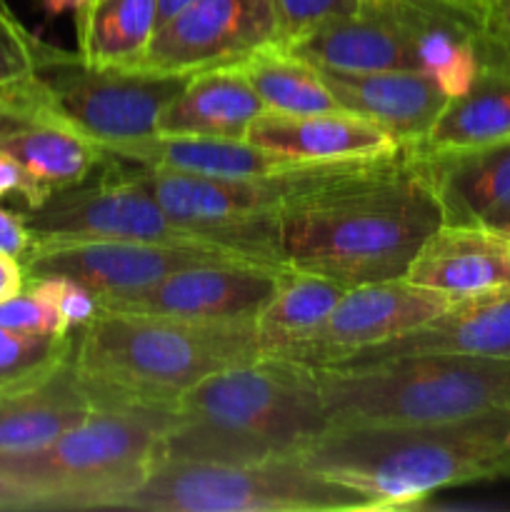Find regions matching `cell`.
Listing matches in <instances>:
<instances>
[{
	"label": "cell",
	"instance_id": "1",
	"mask_svg": "<svg viewBox=\"0 0 510 512\" xmlns=\"http://www.w3.org/2000/svg\"><path fill=\"white\" fill-rule=\"evenodd\" d=\"M443 225L435 190L413 153L385 158L280 210L285 268L353 285L405 278Z\"/></svg>",
	"mask_w": 510,
	"mask_h": 512
},
{
	"label": "cell",
	"instance_id": "2",
	"mask_svg": "<svg viewBox=\"0 0 510 512\" xmlns=\"http://www.w3.org/2000/svg\"><path fill=\"white\" fill-rule=\"evenodd\" d=\"M328 428L315 368L260 355L208 375L173 405L160 460L293 458Z\"/></svg>",
	"mask_w": 510,
	"mask_h": 512
},
{
	"label": "cell",
	"instance_id": "3",
	"mask_svg": "<svg viewBox=\"0 0 510 512\" xmlns=\"http://www.w3.org/2000/svg\"><path fill=\"white\" fill-rule=\"evenodd\" d=\"M508 425L510 410L448 425L328 428L295 458L358 493L370 510H408L445 488L510 478Z\"/></svg>",
	"mask_w": 510,
	"mask_h": 512
},
{
	"label": "cell",
	"instance_id": "4",
	"mask_svg": "<svg viewBox=\"0 0 510 512\" xmlns=\"http://www.w3.org/2000/svg\"><path fill=\"white\" fill-rule=\"evenodd\" d=\"M78 330L73 365L95 408L170 415L200 380L260 358L255 320L100 313Z\"/></svg>",
	"mask_w": 510,
	"mask_h": 512
},
{
	"label": "cell",
	"instance_id": "5",
	"mask_svg": "<svg viewBox=\"0 0 510 512\" xmlns=\"http://www.w3.org/2000/svg\"><path fill=\"white\" fill-rule=\"evenodd\" d=\"M330 428L448 425L510 410V360L395 355L360 368H315Z\"/></svg>",
	"mask_w": 510,
	"mask_h": 512
},
{
	"label": "cell",
	"instance_id": "6",
	"mask_svg": "<svg viewBox=\"0 0 510 512\" xmlns=\"http://www.w3.org/2000/svg\"><path fill=\"white\" fill-rule=\"evenodd\" d=\"M170 415L95 408L33 453L0 455V478L20 485L35 510L120 508L160 460Z\"/></svg>",
	"mask_w": 510,
	"mask_h": 512
},
{
	"label": "cell",
	"instance_id": "7",
	"mask_svg": "<svg viewBox=\"0 0 510 512\" xmlns=\"http://www.w3.org/2000/svg\"><path fill=\"white\" fill-rule=\"evenodd\" d=\"M118 510L340 512L370 508L358 493L323 478L293 455L265 463L163 458Z\"/></svg>",
	"mask_w": 510,
	"mask_h": 512
},
{
	"label": "cell",
	"instance_id": "8",
	"mask_svg": "<svg viewBox=\"0 0 510 512\" xmlns=\"http://www.w3.org/2000/svg\"><path fill=\"white\" fill-rule=\"evenodd\" d=\"M40 75L48 85L50 113L103 153L155 135L163 110L190 78L140 68H93L48 43Z\"/></svg>",
	"mask_w": 510,
	"mask_h": 512
},
{
	"label": "cell",
	"instance_id": "9",
	"mask_svg": "<svg viewBox=\"0 0 510 512\" xmlns=\"http://www.w3.org/2000/svg\"><path fill=\"white\" fill-rule=\"evenodd\" d=\"M103 165L100 178L58 190L38 208L23 213L33 240H130L220 248L173 223L133 165L118 158H105Z\"/></svg>",
	"mask_w": 510,
	"mask_h": 512
},
{
	"label": "cell",
	"instance_id": "10",
	"mask_svg": "<svg viewBox=\"0 0 510 512\" xmlns=\"http://www.w3.org/2000/svg\"><path fill=\"white\" fill-rule=\"evenodd\" d=\"M450 308H455L453 300L405 278L353 285L308 338L273 358L328 368L360 350L400 338Z\"/></svg>",
	"mask_w": 510,
	"mask_h": 512
},
{
	"label": "cell",
	"instance_id": "11",
	"mask_svg": "<svg viewBox=\"0 0 510 512\" xmlns=\"http://www.w3.org/2000/svg\"><path fill=\"white\" fill-rule=\"evenodd\" d=\"M208 260L248 258L223 248H183L130 240H33L20 265L25 270V283L60 275L88 285L100 298H125L153 288L175 270Z\"/></svg>",
	"mask_w": 510,
	"mask_h": 512
},
{
	"label": "cell",
	"instance_id": "12",
	"mask_svg": "<svg viewBox=\"0 0 510 512\" xmlns=\"http://www.w3.org/2000/svg\"><path fill=\"white\" fill-rule=\"evenodd\" d=\"M278 43L273 0H193L160 25L133 68L165 75L238 65Z\"/></svg>",
	"mask_w": 510,
	"mask_h": 512
},
{
	"label": "cell",
	"instance_id": "13",
	"mask_svg": "<svg viewBox=\"0 0 510 512\" xmlns=\"http://www.w3.org/2000/svg\"><path fill=\"white\" fill-rule=\"evenodd\" d=\"M285 268L250 260H208L180 268L153 288L100 298V313H148L188 320H255Z\"/></svg>",
	"mask_w": 510,
	"mask_h": 512
},
{
	"label": "cell",
	"instance_id": "14",
	"mask_svg": "<svg viewBox=\"0 0 510 512\" xmlns=\"http://www.w3.org/2000/svg\"><path fill=\"white\" fill-rule=\"evenodd\" d=\"M405 280L460 303L510 295V235L485 225L443 223L428 235Z\"/></svg>",
	"mask_w": 510,
	"mask_h": 512
},
{
	"label": "cell",
	"instance_id": "15",
	"mask_svg": "<svg viewBox=\"0 0 510 512\" xmlns=\"http://www.w3.org/2000/svg\"><path fill=\"white\" fill-rule=\"evenodd\" d=\"M340 108L380 125L408 153H418L448 95L418 70L330 73L320 70Z\"/></svg>",
	"mask_w": 510,
	"mask_h": 512
},
{
	"label": "cell",
	"instance_id": "16",
	"mask_svg": "<svg viewBox=\"0 0 510 512\" xmlns=\"http://www.w3.org/2000/svg\"><path fill=\"white\" fill-rule=\"evenodd\" d=\"M385 5L408 35L415 70L448 98L463 95L483 68V20L448 0H385Z\"/></svg>",
	"mask_w": 510,
	"mask_h": 512
},
{
	"label": "cell",
	"instance_id": "17",
	"mask_svg": "<svg viewBox=\"0 0 510 512\" xmlns=\"http://www.w3.org/2000/svg\"><path fill=\"white\" fill-rule=\"evenodd\" d=\"M283 48L330 73L415 70L408 35L385 0H363L358 13L325 20Z\"/></svg>",
	"mask_w": 510,
	"mask_h": 512
},
{
	"label": "cell",
	"instance_id": "18",
	"mask_svg": "<svg viewBox=\"0 0 510 512\" xmlns=\"http://www.w3.org/2000/svg\"><path fill=\"white\" fill-rule=\"evenodd\" d=\"M435 190L443 223L510 225V140L480 148L418 153Z\"/></svg>",
	"mask_w": 510,
	"mask_h": 512
},
{
	"label": "cell",
	"instance_id": "19",
	"mask_svg": "<svg viewBox=\"0 0 510 512\" xmlns=\"http://www.w3.org/2000/svg\"><path fill=\"white\" fill-rule=\"evenodd\" d=\"M245 140L270 153L305 160V163H345V160L390 158V155L408 153L380 125L348 110L310 115L265 110L260 118L253 120Z\"/></svg>",
	"mask_w": 510,
	"mask_h": 512
},
{
	"label": "cell",
	"instance_id": "20",
	"mask_svg": "<svg viewBox=\"0 0 510 512\" xmlns=\"http://www.w3.org/2000/svg\"><path fill=\"white\" fill-rule=\"evenodd\" d=\"M93 410L73 355L35 378L0 388V455L45 448L83 423Z\"/></svg>",
	"mask_w": 510,
	"mask_h": 512
},
{
	"label": "cell",
	"instance_id": "21",
	"mask_svg": "<svg viewBox=\"0 0 510 512\" xmlns=\"http://www.w3.org/2000/svg\"><path fill=\"white\" fill-rule=\"evenodd\" d=\"M458 353L510 360V295L480 303H460L420 328L350 355L328 368H360L395 355Z\"/></svg>",
	"mask_w": 510,
	"mask_h": 512
},
{
	"label": "cell",
	"instance_id": "22",
	"mask_svg": "<svg viewBox=\"0 0 510 512\" xmlns=\"http://www.w3.org/2000/svg\"><path fill=\"white\" fill-rule=\"evenodd\" d=\"M130 165L200 178H265L303 165L305 160L270 153L248 140L193 138V135H150L105 153Z\"/></svg>",
	"mask_w": 510,
	"mask_h": 512
},
{
	"label": "cell",
	"instance_id": "23",
	"mask_svg": "<svg viewBox=\"0 0 510 512\" xmlns=\"http://www.w3.org/2000/svg\"><path fill=\"white\" fill-rule=\"evenodd\" d=\"M265 105L238 65L193 73L178 98L163 110L155 133L245 140Z\"/></svg>",
	"mask_w": 510,
	"mask_h": 512
},
{
	"label": "cell",
	"instance_id": "24",
	"mask_svg": "<svg viewBox=\"0 0 510 512\" xmlns=\"http://www.w3.org/2000/svg\"><path fill=\"white\" fill-rule=\"evenodd\" d=\"M0 150L18 160L48 198L88 180L105 160L93 140L65 125L50 110L0 118Z\"/></svg>",
	"mask_w": 510,
	"mask_h": 512
},
{
	"label": "cell",
	"instance_id": "25",
	"mask_svg": "<svg viewBox=\"0 0 510 512\" xmlns=\"http://www.w3.org/2000/svg\"><path fill=\"white\" fill-rule=\"evenodd\" d=\"M500 140H510V68L483 65L463 95L448 98L418 153L480 148Z\"/></svg>",
	"mask_w": 510,
	"mask_h": 512
},
{
	"label": "cell",
	"instance_id": "26",
	"mask_svg": "<svg viewBox=\"0 0 510 512\" xmlns=\"http://www.w3.org/2000/svg\"><path fill=\"white\" fill-rule=\"evenodd\" d=\"M78 55L93 68H133L158 28V0H90L75 13Z\"/></svg>",
	"mask_w": 510,
	"mask_h": 512
},
{
	"label": "cell",
	"instance_id": "27",
	"mask_svg": "<svg viewBox=\"0 0 510 512\" xmlns=\"http://www.w3.org/2000/svg\"><path fill=\"white\" fill-rule=\"evenodd\" d=\"M345 285L315 273L285 268L273 298L255 318V338L263 358L283 353L308 338L330 315L345 293Z\"/></svg>",
	"mask_w": 510,
	"mask_h": 512
},
{
	"label": "cell",
	"instance_id": "28",
	"mask_svg": "<svg viewBox=\"0 0 510 512\" xmlns=\"http://www.w3.org/2000/svg\"><path fill=\"white\" fill-rule=\"evenodd\" d=\"M238 68L260 95L268 113L310 115L343 110L325 85L320 70L283 45L273 43L255 50L238 63Z\"/></svg>",
	"mask_w": 510,
	"mask_h": 512
},
{
	"label": "cell",
	"instance_id": "29",
	"mask_svg": "<svg viewBox=\"0 0 510 512\" xmlns=\"http://www.w3.org/2000/svg\"><path fill=\"white\" fill-rule=\"evenodd\" d=\"M45 43L25 28L8 0H0V118L50 110L40 75Z\"/></svg>",
	"mask_w": 510,
	"mask_h": 512
},
{
	"label": "cell",
	"instance_id": "30",
	"mask_svg": "<svg viewBox=\"0 0 510 512\" xmlns=\"http://www.w3.org/2000/svg\"><path fill=\"white\" fill-rule=\"evenodd\" d=\"M75 335H33L0 325V388L23 383L73 355Z\"/></svg>",
	"mask_w": 510,
	"mask_h": 512
},
{
	"label": "cell",
	"instance_id": "31",
	"mask_svg": "<svg viewBox=\"0 0 510 512\" xmlns=\"http://www.w3.org/2000/svg\"><path fill=\"white\" fill-rule=\"evenodd\" d=\"M278 20V43L288 45L325 20L358 13L363 0H273Z\"/></svg>",
	"mask_w": 510,
	"mask_h": 512
},
{
	"label": "cell",
	"instance_id": "32",
	"mask_svg": "<svg viewBox=\"0 0 510 512\" xmlns=\"http://www.w3.org/2000/svg\"><path fill=\"white\" fill-rule=\"evenodd\" d=\"M0 325L18 333L33 335H70L73 328L63 320V315L30 285H25L18 295L0 303Z\"/></svg>",
	"mask_w": 510,
	"mask_h": 512
},
{
	"label": "cell",
	"instance_id": "33",
	"mask_svg": "<svg viewBox=\"0 0 510 512\" xmlns=\"http://www.w3.org/2000/svg\"><path fill=\"white\" fill-rule=\"evenodd\" d=\"M33 290H38L60 315L70 328H83L93 318L100 315V295L90 290L88 285L78 283L70 278H43V280H30Z\"/></svg>",
	"mask_w": 510,
	"mask_h": 512
},
{
	"label": "cell",
	"instance_id": "34",
	"mask_svg": "<svg viewBox=\"0 0 510 512\" xmlns=\"http://www.w3.org/2000/svg\"><path fill=\"white\" fill-rule=\"evenodd\" d=\"M483 65L510 68V0H490L480 33Z\"/></svg>",
	"mask_w": 510,
	"mask_h": 512
},
{
	"label": "cell",
	"instance_id": "35",
	"mask_svg": "<svg viewBox=\"0 0 510 512\" xmlns=\"http://www.w3.org/2000/svg\"><path fill=\"white\" fill-rule=\"evenodd\" d=\"M3 195H20L28 208H38L40 203L48 200V195H45L43 188L30 178L28 170H25L18 160L10 158L8 153L0 150V198H3Z\"/></svg>",
	"mask_w": 510,
	"mask_h": 512
},
{
	"label": "cell",
	"instance_id": "36",
	"mask_svg": "<svg viewBox=\"0 0 510 512\" xmlns=\"http://www.w3.org/2000/svg\"><path fill=\"white\" fill-rule=\"evenodd\" d=\"M30 245H33V233H30L23 213H15V210L0 205V253L23 260Z\"/></svg>",
	"mask_w": 510,
	"mask_h": 512
},
{
	"label": "cell",
	"instance_id": "37",
	"mask_svg": "<svg viewBox=\"0 0 510 512\" xmlns=\"http://www.w3.org/2000/svg\"><path fill=\"white\" fill-rule=\"evenodd\" d=\"M25 288V270L18 258L0 253V303Z\"/></svg>",
	"mask_w": 510,
	"mask_h": 512
},
{
	"label": "cell",
	"instance_id": "38",
	"mask_svg": "<svg viewBox=\"0 0 510 512\" xmlns=\"http://www.w3.org/2000/svg\"><path fill=\"white\" fill-rule=\"evenodd\" d=\"M35 510L33 498L20 485L0 478V512H25Z\"/></svg>",
	"mask_w": 510,
	"mask_h": 512
},
{
	"label": "cell",
	"instance_id": "39",
	"mask_svg": "<svg viewBox=\"0 0 510 512\" xmlns=\"http://www.w3.org/2000/svg\"><path fill=\"white\" fill-rule=\"evenodd\" d=\"M90 0H43V13L48 18H58V15L68 13V10H75L78 13L83 5H88Z\"/></svg>",
	"mask_w": 510,
	"mask_h": 512
},
{
	"label": "cell",
	"instance_id": "40",
	"mask_svg": "<svg viewBox=\"0 0 510 512\" xmlns=\"http://www.w3.org/2000/svg\"><path fill=\"white\" fill-rule=\"evenodd\" d=\"M193 3V0H158V28L163 23H168L173 15H178L180 10L188 8V5ZM155 28V30H158Z\"/></svg>",
	"mask_w": 510,
	"mask_h": 512
},
{
	"label": "cell",
	"instance_id": "41",
	"mask_svg": "<svg viewBox=\"0 0 510 512\" xmlns=\"http://www.w3.org/2000/svg\"><path fill=\"white\" fill-rule=\"evenodd\" d=\"M503 445H505V450H508V455H510V425H508V430H505V438H503Z\"/></svg>",
	"mask_w": 510,
	"mask_h": 512
},
{
	"label": "cell",
	"instance_id": "42",
	"mask_svg": "<svg viewBox=\"0 0 510 512\" xmlns=\"http://www.w3.org/2000/svg\"><path fill=\"white\" fill-rule=\"evenodd\" d=\"M503 233H508V235H510V225H508V228H503Z\"/></svg>",
	"mask_w": 510,
	"mask_h": 512
}]
</instances>
